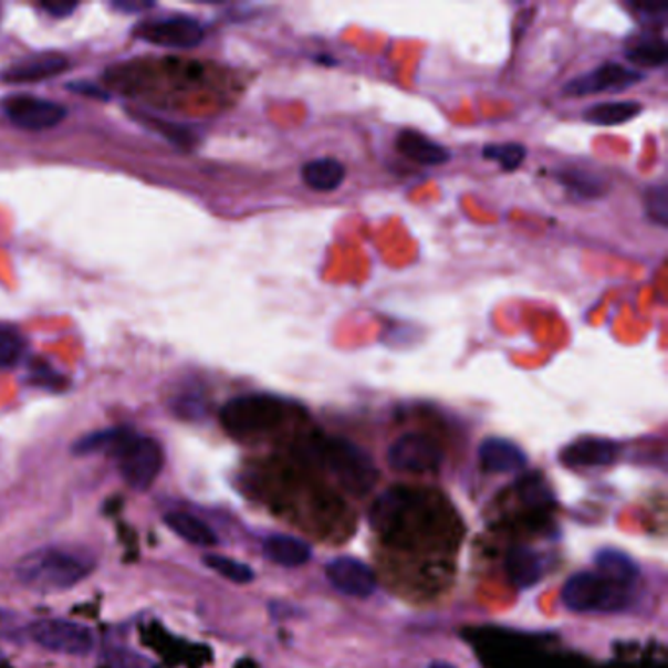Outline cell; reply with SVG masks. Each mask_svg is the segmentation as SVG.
I'll return each instance as SVG.
<instances>
[{
  "label": "cell",
  "mask_w": 668,
  "mask_h": 668,
  "mask_svg": "<svg viewBox=\"0 0 668 668\" xmlns=\"http://www.w3.org/2000/svg\"><path fill=\"white\" fill-rule=\"evenodd\" d=\"M77 7V2H73V0H45L42 2V9L55 18L69 17Z\"/></svg>",
  "instance_id": "f1b7e54d"
},
{
  "label": "cell",
  "mask_w": 668,
  "mask_h": 668,
  "mask_svg": "<svg viewBox=\"0 0 668 668\" xmlns=\"http://www.w3.org/2000/svg\"><path fill=\"white\" fill-rule=\"evenodd\" d=\"M480 469L490 474H510L525 469L528 455L504 437H489L479 447Z\"/></svg>",
  "instance_id": "4fadbf2b"
},
{
  "label": "cell",
  "mask_w": 668,
  "mask_h": 668,
  "mask_svg": "<svg viewBox=\"0 0 668 668\" xmlns=\"http://www.w3.org/2000/svg\"><path fill=\"white\" fill-rule=\"evenodd\" d=\"M4 114L18 128L40 132V129L55 128L67 116V111L65 106L53 101L18 95L4 101Z\"/></svg>",
  "instance_id": "30bf717a"
},
{
  "label": "cell",
  "mask_w": 668,
  "mask_h": 668,
  "mask_svg": "<svg viewBox=\"0 0 668 668\" xmlns=\"http://www.w3.org/2000/svg\"><path fill=\"white\" fill-rule=\"evenodd\" d=\"M132 434L134 431L129 428H111L93 431V434L77 439L73 443L71 451H73V455H77V457H88V455L96 453L114 455Z\"/></svg>",
  "instance_id": "7402d4cb"
},
{
  "label": "cell",
  "mask_w": 668,
  "mask_h": 668,
  "mask_svg": "<svg viewBox=\"0 0 668 668\" xmlns=\"http://www.w3.org/2000/svg\"><path fill=\"white\" fill-rule=\"evenodd\" d=\"M32 383H35V385H45L55 388V386L63 385V377H61V375H55L52 368L43 367L38 368V370L32 373Z\"/></svg>",
  "instance_id": "f546056e"
},
{
  "label": "cell",
  "mask_w": 668,
  "mask_h": 668,
  "mask_svg": "<svg viewBox=\"0 0 668 668\" xmlns=\"http://www.w3.org/2000/svg\"><path fill=\"white\" fill-rule=\"evenodd\" d=\"M202 563H205V566H208L210 571L220 574L226 581H230V583L251 584L255 581L253 568L246 565V563L236 561V559L218 555V553H206L205 557H202Z\"/></svg>",
  "instance_id": "d4e9b609"
},
{
  "label": "cell",
  "mask_w": 668,
  "mask_h": 668,
  "mask_svg": "<svg viewBox=\"0 0 668 668\" xmlns=\"http://www.w3.org/2000/svg\"><path fill=\"white\" fill-rule=\"evenodd\" d=\"M114 7L118 10H126V12H132V10H144L149 9L152 4H147V2H114Z\"/></svg>",
  "instance_id": "4dcf8cb0"
},
{
  "label": "cell",
  "mask_w": 668,
  "mask_h": 668,
  "mask_svg": "<svg viewBox=\"0 0 668 668\" xmlns=\"http://www.w3.org/2000/svg\"><path fill=\"white\" fill-rule=\"evenodd\" d=\"M310 453L352 494L363 497L377 482L378 471L373 459L343 437H324L310 446Z\"/></svg>",
  "instance_id": "7a4b0ae2"
},
{
  "label": "cell",
  "mask_w": 668,
  "mask_h": 668,
  "mask_svg": "<svg viewBox=\"0 0 668 668\" xmlns=\"http://www.w3.org/2000/svg\"><path fill=\"white\" fill-rule=\"evenodd\" d=\"M284 406L283 400L274 396L253 395L241 396L232 403L226 404L222 410L223 426L233 436H251L259 431L274 428L279 421L283 420Z\"/></svg>",
  "instance_id": "8992f818"
},
{
  "label": "cell",
  "mask_w": 668,
  "mask_h": 668,
  "mask_svg": "<svg viewBox=\"0 0 668 668\" xmlns=\"http://www.w3.org/2000/svg\"><path fill=\"white\" fill-rule=\"evenodd\" d=\"M396 149L420 165H443L451 159L446 147L416 129H403L396 136Z\"/></svg>",
  "instance_id": "e0dca14e"
},
{
  "label": "cell",
  "mask_w": 668,
  "mask_h": 668,
  "mask_svg": "<svg viewBox=\"0 0 668 668\" xmlns=\"http://www.w3.org/2000/svg\"><path fill=\"white\" fill-rule=\"evenodd\" d=\"M645 212L647 218L651 222L659 223V226H667L668 223V195L667 187L665 185H657L647 190L645 195Z\"/></svg>",
  "instance_id": "83f0119b"
},
{
  "label": "cell",
  "mask_w": 668,
  "mask_h": 668,
  "mask_svg": "<svg viewBox=\"0 0 668 668\" xmlns=\"http://www.w3.org/2000/svg\"><path fill=\"white\" fill-rule=\"evenodd\" d=\"M505 573L515 588H520V591L532 588L540 583L541 576H543V561H541L540 553H535L533 549L523 547V545L510 549V553L505 557Z\"/></svg>",
  "instance_id": "ac0fdd59"
},
{
  "label": "cell",
  "mask_w": 668,
  "mask_h": 668,
  "mask_svg": "<svg viewBox=\"0 0 668 668\" xmlns=\"http://www.w3.org/2000/svg\"><path fill=\"white\" fill-rule=\"evenodd\" d=\"M95 565L77 551L40 547L18 561V583L38 594H58L83 583Z\"/></svg>",
  "instance_id": "6da1fadb"
},
{
  "label": "cell",
  "mask_w": 668,
  "mask_h": 668,
  "mask_svg": "<svg viewBox=\"0 0 668 668\" xmlns=\"http://www.w3.org/2000/svg\"><path fill=\"white\" fill-rule=\"evenodd\" d=\"M563 606L576 614H612L629 606L632 594L609 583L598 573H576L566 581L561 592Z\"/></svg>",
  "instance_id": "3957f363"
},
{
  "label": "cell",
  "mask_w": 668,
  "mask_h": 668,
  "mask_svg": "<svg viewBox=\"0 0 668 668\" xmlns=\"http://www.w3.org/2000/svg\"><path fill=\"white\" fill-rule=\"evenodd\" d=\"M124 484L136 492H147L165 467V451L154 437L132 436L114 453Z\"/></svg>",
  "instance_id": "277c9868"
},
{
  "label": "cell",
  "mask_w": 668,
  "mask_h": 668,
  "mask_svg": "<svg viewBox=\"0 0 668 668\" xmlns=\"http://www.w3.org/2000/svg\"><path fill=\"white\" fill-rule=\"evenodd\" d=\"M643 106L635 101H612V103L594 104L586 108L583 118L594 126H619L634 121L641 114Z\"/></svg>",
  "instance_id": "44dd1931"
},
{
  "label": "cell",
  "mask_w": 668,
  "mask_h": 668,
  "mask_svg": "<svg viewBox=\"0 0 668 668\" xmlns=\"http://www.w3.org/2000/svg\"><path fill=\"white\" fill-rule=\"evenodd\" d=\"M165 525L177 537L187 541L190 545H197V547H216L220 543L215 530L205 520H200L198 515L189 514V512L173 510V512L165 515Z\"/></svg>",
  "instance_id": "d6986e66"
},
{
  "label": "cell",
  "mask_w": 668,
  "mask_h": 668,
  "mask_svg": "<svg viewBox=\"0 0 668 668\" xmlns=\"http://www.w3.org/2000/svg\"><path fill=\"white\" fill-rule=\"evenodd\" d=\"M136 35L144 42L155 43L161 48L189 50L205 40V28L195 18H161L139 24L136 28Z\"/></svg>",
  "instance_id": "ba28073f"
},
{
  "label": "cell",
  "mask_w": 668,
  "mask_h": 668,
  "mask_svg": "<svg viewBox=\"0 0 668 668\" xmlns=\"http://www.w3.org/2000/svg\"><path fill=\"white\" fill-rule=\"evenodd\" d=\"M24 353V342L14 330L0 326V368H10L17 365Z\"/></svg>",
  "instance_id": "4316f807"
},
{
  "label": "cell",
  "mask_w": 668,
  "mask_h": 668,
  "mask_svg": "<svg viewBox=\"0 0 668 668\" xmlns=\"http://www.w3.org/2000/svg\"><path fill=\"white\" fill-rule=\"evenodd\" d=\"M263 555L267 561L284 568H299L312 559V547L306 541L299 540L294 535L274 533L263 541Z\"/></svg>",
  "instance_id": "2e32d148"
},
{
  "label": "cell",
  "mask_w": 668,
  "mask_h": 668,
  "mask_svg": "<svg viewBox=\"0 0 668 668\" xmlns=\"http://www.w3.org/2000/svg\"><path fill=\"white\" fill-rule=\"evenodd\" d=\"M643 73L637 69L627 67L622 63H602L601 67L592 69L591 73L573 79L565 85L563 93L566 96H588L596 93H609V91H626L629 86L641 83Z\"/></svg>",
  "instance_id": "9c48e42d"
},
{
  "label": "cell",
  "mask_w": 668,
  "mask_h": 668,
  "mask_svg": "<svg viewBox=\"0 0 668 668\" xmlns=\"http://www.w3.org/2000/svg\"><path fill=\"white\" fill-rule=\"evenodd\" d=\"M386 459L396 472L426 474L439 471L443 465V449L424 434H404L390 446Z\"/></svg>",
  "instance_id": "52a82bcc"
},
{
  "label": "cell",
  "mask_w": 668,
  "mask_h": 668,
  "mask_svg": "<svg viewBox=\"0 0 668 668\" xmlns=\"http://www.w3.org/2000/svg\"><path fill=\"white\" fill-rule=\"evenodd\" d=\"M0 662H2V651H0Z\"/></svg>",
  "instance_id": "d6a6232c"
},
{
  "label": "cell",
  "mask_w": 668,
  "mask_h": 668,
  "mask_svg": "<svg viewBox=\"0 0 668 668\" xmlns=\"http://www.w3.org/2000/svg\"><path fill=\"white\" fill-rule=\"evenodd\" d=\"M28 637L45 651L71 657H85L96 647V635L91 627L60 617L38 619L28 627Z\"/></svg>",
  "instance_id": "5b68a950"
},
{
  "label": "cell",
  "mask_w": 668,
  "mask_h": 668,
  "mask_svg": "<svg viewBox=\"0 0 668 668\" xmlns=\"http://www.w3.org/2000/svg\"><path fill=\"white\" fill-rule=\"evenodd\" d=\"M326 576L335 591L349 598H368L377 591V574L373 568L355 557H337L326 566Z\"/></svg>",
  "instance_id": "8fae6325"
},
{
  "label": "cell",
  "mask_w": 668,
  "mask_h": 668,
  "mask_svg": "<svg viewBox=\"0 0 668 668\" xmlns=\"http://www.w3.org/2000/svg\"><path fill=\"white\" fill-rule=\"evenodd\" d=\"M302 180L309 189L316 192H334L345 180V167L330 157L314 159L302 167Z\"/></svg>",
  "instance_id": "ffe728a7"
},
{
  "label": "cell",
  "mask_w": 668,
  "mask_h": 668,
  "mask_svg": "<svg viewBox=\"0 0 668 668\" xmlns=\"http://www.w3.org/2000/svg\"><path fill=\"white\" fill-rule=\"evenodd\" d=\"M594 565L601 576L616 586L632 591L639 578V565L624 551L604 547L596 553Z\"/></svg>",
  "instance_id": "9a60e30c"
},
{
  "label": "cell",
  "mask_w": 668,
  "mask_h": 668,
  "mask_svg": "<svg viewBox=\"0 0 668 668\" xmlns=\"http://www.w3.org/2000/svg\"><path fill=\"white\" fill-rule=\"evenodd\" d=\"M626 58L641 67H662L668 60L667 42L659 35H641L627 48Z\"/></svg>",
  "instance_id": "603a6c76"
},
{
  "label": "cell",
  "mask_w": 668,
  "mask_h": 668,
  "mask_svg": "<svg viewBox=\"0 0 668 668\" xmlns=\"http://www.w3.org/2000/svg\"><path fill=\"white\" fill-rule=\"evenodd\" d=\"M69 60L55 52H42L20 60L2 73L7 83H38L43 79H52L67 71Z\"/></svg>",
  "instance_id": "5bb4252c"
},
{
  "label": "cell",
  "mask_w": 668,
  "mask_h": 668,
  "mask_svg": "<svg viewBox=\"0 0 668 668\" xmlns=\"http://www.w3.org/2000/svg\"><path fill=\"white\" fill-rule=\"evenodd\" d=\"M484 159L500 165L504 171H515L525 159V147L520 144H502V146H487L482 149Z\"/></svg>",
  "instance_id": "484cf974"
},
{
  "label": "cell",
  "mask_w": 668,
  "mask_h": 668,
  "mask_svg": "<svg viewBox=\"0 0 668 668\" xmlns=\"http://www.w3.org/2000/svg\"><path fill=\"white\" fill-rule=\"evenodd\" d=\"M428 668H455L451 662H446V660H436V662H431Z\"/></svg>",
  "instance_id": "1f68e13d"
},
{
  "label": "cell",
  "mask_w": 668,
  "mask_h": 668,
  "mask_svg": "<svg viewBox=\"0 0 668 668\" xmlns=\"http://www.w3.org/2000/svg\"><path fill=\"white\" fill-rule=\"evenodd\" d=\"M619 446L604 437H583L561 451V461L571 469H596L614 463Z\"/></svg>",
  "instance_id": "7c38bea8"
},
{
  "label": "cell",
  "mask_w": 668,
  "mask_h": 668,
  "mask_svg": "<svg viewBox=\"0 0 668 668\" xmlns=\"http://www.w3.org/2000/svg\"><path fill=\"white\" fill-rule=\"evenodd\" d=\"M559 180L566 189L573 190L578 197L598 198L606 192V180L598 177L596 173L584 171V169H566L557 175Z\"/></svg>",
  "instance_id": "cb8c5ba5"
}]
</instances>
